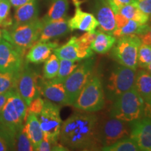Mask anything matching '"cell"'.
<instances>
[{
    "mask_svg": "<svg viewBox=\"0 0 151 151\" xmlns=\"http://www.w3.org/2000/svg\"><path fill=\"white\" fill-rule=\"evenodd\" d=\"M98 122L93 113H73L62 123L60 143L73 150H99L101 145L98 137Z\"/></svg>",
    "mask_w": 151,
    "mask_h": 151,
    "instance_id": "1",
    "label": "cell"
},
{
    "mask_svg": "<svg viewBox=\"0 0 151 151\" xmlns=\"http://www.w3.org/2000/svg\"><path fill=\"white\" fill-rule=\"evenodd\" d=\"M42 26V20L39 19L25 24H13L9 30H1L2 38L24 55L39 40Z\"/></svg>",
    "mask_w": 151,
    "mask_h": 151,
    "instance_id": "2",
    "label": "cell"
},
{
    "mask_svg": "<svg viewBox=\"0 0 151 151\" xmlns=\"http://www.w3.org/2000/svg\"><path fill=\"white\" fill-rule=\"evenodd\" d=\"M144 101L134 88L124 92L114 100L110 116L131 122L143 117Z\"/></svg>",
    "mask_w": 151,
    "mask_h": 151,
    "instance_id": "3",
    "label": "cell"
},
{
    "mask_svg": "<svg viewBox=\"0 0 151 151\" xmlns=\"http://www.w3.org/2000/svg\"><path fill=\"white\" fill-rule=\"evenodd\" d=\"M88 113L101 111L105 106V92L101 79L97 75L90 77L72 105Z\"/></svg>",
    "mask_w": 151,
    "mask_h": 151,
    "instance_id": "4",
    "label": "cell"
},
{
    "mask_svg": "<svg viewBox=\"0 0 151 151\" xmlns=\"http://www.w3.org/2000/svg\"><path fill=\"white\" fill-rule=\"evenodd\" d=\"M27 110V105L16 88L0 112V123L16 133L24 124Z\"/></svg>",
    "mask_w": 151,
    "mask_h": 151,
    "instance_id": "5",
    "label": "cell"
},
{
    "mask_svg": "<svg viewBox=\"0 0 151 151\" xmlns=\"http://www.w3.org/2000/svg\"><path fill=\"white\" fill-rule=\"evenodd\" d=\"M141 43L138 35L120 37L111 48L110 55L120 65L137 70L138 51Z\"/></svg>",
    "mask_w": 151,
    "mask_h": 151,
    "instance_id": "6",
    "label": "cell"
},
{
    "mask_svg": "<svg viewBox=\"0 0 151 151\" xmlns=\"http://www.w3.org/2000/svg\"><path fill=\"white\" fill-rule=\"evenodd\" d=\"M136 75L135 69L122 65L117 66L111 71L106 86L108 99L114 101L124 92L133 88Z\"/></svg>",
    "mask_w": 151,
    "mask_h": 151,
    "instance_id": "7",
    "label": "cell"
},
{
    "mask_svg": "<svg viewBox=\"0 0 151 151\" xmlns=\"http://www.w3.org/2000/svg\"><path fill=\"white\" fill-rule=\"evenodd\" d=\"M38 117L43 137L54 144L58 143L62 123L60 106L45 99L43 110Z\"/></svg>",
    "mask_w": 151,
    "mask_h": 151,
    "instance_id": "8",
    "label": "cell"
},
{
    "mask_svg": "<svg viewBox=\"0 0 151 151\" xmlns=\"http://www.w3.org/2000/svg\"><path fill=\"white\" fill-rule=\"evenodd\" d=\"M94 68V60L90 58L84 60L64 81L69 104L75 102L83 87L92 76Z\"/></svg>",
    "mask_w": 151,
    "mask_h": 151,
    "instance_id": "9",
    "label": "cell"
},
{
    "mask_svg": "<svg viewBox=\"0 0 151 151\" xmlns=\"http://www.w3.org/2000/svg\"><path fill=\"white\" fill-rule=\"evenodd\" d=\"M130 133V122L114 118L98 122V137L101 148L111 146L119 140L129 137Z\"/></svg>",
    "mask_w": 151,
    "mask_h": 151,
    "instance_id": "10",
    "label": "cell"
},
{
    "mask_svg": "<svg viewBox=\"0 0 151 151\" xmlns=\"http://www.w3.org/2000/svg\"><path fill=\"white\" fill-rule=\"evenodd\" d=\"M39 78V75L32 68L28 67L27 62H26L23 69L19 74L16 88L27 106L35 98L40 96Z\"/></svg>",
    "mask_w": 151,
    "mask_h": 151,
    "instance_id": "11",
    "label": "cell"
},
{
    "mask_svg": "<svg viewBox=\"0 0 151 151\" xmlns=\"http://www.w3.org/2000/svg\"><path fill=\"white\" fill-rule=\"evenodd\" d=\"M24 55L2 38L0 40V71L20 73L26 63L24 62Z\"/></svg>",
    "mask_w": 151,
    "mask_h": 151,
    "instance_id": "12",
    "label": "cell"
},
{
    "mask_svg": "<svg viewBox=\"0 0 151 151\" xmlns=\"http://www.w3.org/2000/svg\"><path fill=\"white\" fill-rule=\"evenodd\" d=\"M53 52L59 59L69 60L75 62L88 59L94 55V51L90 46L81 41L78 37L76 36L71 37L65 44L54 49Z\"/></svg>",
    "mask_w": 151,
    "mask_h": 151,
    "instance_id": "13",
    "label": "cell"
},
{
    "mask_svg": "<svg viewBox=\"0 0 151 151\" xmlns=\"http://www.w3.org/2000/svg\"><path fill=\"white\" fill-rule=\"evenodd\" d=\"M39 88L40 94L56 104L67 106L69 104L64 81L57 77L52 79H39Z\"/></svg>",
    "mask_w": 151,
    "mask_h": 151,
    "instance_id": "14",
    "label": "cell"
},
{
    "mask_svg": "<svg viewBox=\"0 0 151 151\" xmlns=\"http://www.w3.org/2000/svg\"><path fill=\"white\" fill-rule=\"evenodd\" d=\"M130 138L137 143L139 150L151 151V118L142 117L130 122Z\"/></svg>",
    "mask_w": 151,
    "mask_h": 151,
    "instance_id": "15",
    "label": "cell"
},
{
    "mask_svg": "<svg viewBox=\"0 0 151 151\" xmlns=\"http://www.w3.org/2000/svg\"><path fill=\"white\" fill-rule=\"evenodd\" d=\"M94 14L100 30L112 35L116 29V14L106 0H95Z\"/></svg>",
    "mask_w": 151,
    "mask_h": 151,
    "instance_id": "16",
    "label": "cell"
},
{
    "mask_svg": "<svg viewBox=\"0 0 151 151\" xmlns=\"http://www.w3.org/2000/svg\"><path fill=\"white\" fill-rule=\"evenodd\" d=\"M81 4H76L75 14L72 18L68 20L71 31L78 29L86 32H94L99 26L97 18L90 13L85 12L81 9Z\"/></svg>",
    "mask_w": 151,
    "mask_h": 151,
    "instance_id": "17",
    "label": "cell"
},
{
    "mask_svg": "<svg viewBox=\"0 0 151 151\" xmlns=\"http://www.w3.org/2000/svg\"><path fill=\"white\" fill-rule=\"evenodd\" d=\"M70 31L67 18L58 20L43 21L42 29L38 41H47L62 37L67 35Z\"/></svg>",
    "mask_w": 151,
    "mask_h": 151,
    "instance_id": "18",
    "label": "cell"
},
{
    "mask_svg": "<svg viewBox=\"0 0 151 151\" xmlns=\"http://www.w3.org/2000/svg\"><path fill=\"white\" fill-rule=\"evenodd\" d=\"M58 46L59 45L56 42L37 41L29 49L26 55V62L33 64L42 63L48 59L54 49Z\"/></svg>",
    "mask_w": 151,
    "mask_h": 151,
    "instance_id": "19",
    "label": "cell"
},
{
    "mask_svg": "<svg viewBox=\"0 0 151 151\" xmlns=\"http://www.w3.org/2000/svg\"><path fill=\"white\" fill-rule=\"evenodd\" d=\"M39 9L37 0H31L25 4L16 8L14 14L15 24H25L38 19Z\"/></svg>",
    "mask_w": 151,
    "mask_h": 151,
    "instance_id": "20",
    "label": "cell"
},
{
    "mask_svg": "<svg viewBox=\"0 0 151 151\" xmlns=\"http://www.w3.org/2000/svg\"><path fill=\"white\" fill-rule=\"evenodd\" d=\"M24 129L27 132L28 137L32 143L34 149L36 148L43 138V133L41 129L39 118L36 115L31 113H26Z\"/></svg>",
    "mask_w": 151,
    "mask_h": 151,
    "instance_id": "21",
    "label": "cell"
},
{
    "mask_svg": "<svg viewBox=\"0 0 151 151\" xmlns=\"http://www.w3.org/2000/svg\"><path fill=\"white\" fill-rule=\"evenodd\" d=\"M116 40V38L112 35L98 30L96 31L95 39L90 45V48L97 53L106 54L111 50Z\"/></svg>",
    "mask_w": 151,
    "mask_h": 151,
    "instance_id": "22",
    "label": "cell"
},
{
    "mask_svg": "<svg viewBox=\"0 0 151 151\" xmlns=\"http://www.w3.org/2000/svg\"><path fill=\"white\" fill-rule=\"evenodd\" d=\"M150 26L148 24H141L132 20H128L125 24L120 29H116L112 34L116 38L129 35H141L147 32L150 29Z\"/></svg>",
    "mask_w": 151,
    "mask_h": 151,
    "instance_id": "23",
    "label": "cell"
},
{
    "mask_svg": "<svg viewBox=\"0 0 151 151\" xmlns=\"http://www.w3.org/2000/svg\"><path fill=\"white\" fill-rule=\"evenodd\" d=\"M134 88L143 101H146L151 93V73L146 70L139 71L136 75Z\"/></svg>",
    "mask_w": 151,
    "mask_h": 151,
    "instance_id": "24",
    "label": "cell"
},
{
    "mask_svg": "<svg viewBox=\"0 0 151 151\" xmlns=\"http://www.w3.org/2000/svg\"><path fill=\"white\" fill-rule=\"evenodd\" d=\"M69 9L68 0H52L47 14L41 20L43 21H51L65 18Z\"/></svg>",
    "mask_w": 151,
    "mask_h": 151,
    "instance_id": "25",
    "label": "cell"
},
{
    "mask_svg": "<svg viewBox=\"0 0 151 151\" xmlns=\"http://www.w3.org/2000/svg\"><path fill=\"white\" fill-rule=\"evenodd\" d=\"M15 132L0 123V151L16 150Z\"/></svg>",
    "mask_w": 151,
    "mask_h": 151,
    "instance_id": "26",
    "label": "cell"
},
{
    "mask_svg": "<svg viewBox=\"0 0 151 151\" xmlns=\"http://www.w3.org/2000/svg\"><path fill=\"white\" fill-rule=\"evenodd\" d=\"M118 14L125 17L129 20L137 21L139 23L146 24L149 20V16L142 12L134 5L129 4L122 7Z\"/></svg>",
    "mask_w": 151,
    "mask_h": 151,
    "instance_id": "27",
    "label": "cell"
},
{
    "mask_svg": "<svg viewBox=\"0 0 151 151\" xmlns=\"http://www.w3.org/2000/svg\"><path fill=\"white\" fill-rule=\"evenodd\" d=\"M104 151H139V147L135 141L128 137L119 140L117 142L109 146H104L101 148Z\"/></svg>",
    "mask_w": 151,
    "mask_h": 151,
    "instance_id": "28",
    "label": "cell"
},
{
    "mask_svg": "<svg viewBox=\"0 0 151 151\" xmlns=\"http://www.w3.org/2000/svg\"><path fill=\"white\" fill-rule=\"evenodd\" d=\"M60 67V59L55 54H51L45 61L43 73L45 79H52L57 77Z\"/></svg>",
    "mask_w": 151,
    "mask_h": 151,
    "instance_id": "29",
    "label": "cell"
},
{
    "mask_svg": "<svg viewBox=\"0 0 151 151\" xmlns=\"http://www.w3.org/2000/svg\"><path fill=\"white\" fill-rule=\"evenodd\" d=\"M16 150L32 151L35 150L34 146L28 137L24 129V125L22 126L16 132Z\"/></svg>",
    "mask_w": 151,
    "mask_h": 151,
    "instance_id": "30",
    "label": "cell"
},
{
    "mask_svg": "<svg viewBox=\"0 0 151 151\" xmlns=\"http://www.w3.org/2000/svg\"><path fill=\"white\" fill-rule=\"evenodd\" d=\"M20 73H16L0 71V93L16 88L17 81Z\"/></svg>",
    "mask_w": 151,
    "mask_h": 151,
    "instance_id": "31",
    "label": "cell"
},
{
    "mask_svg": "<svg viewBox=\"0 0 151 151\" xmlns=\"http://www.w3.org/2000/svg\"><path fill=\"white\" fill-rule=\"evenodd\" d=\"M11 5L9 0L0 1V27L4 29L11 27L14 24L10 16Z\"/></svg>",
    "mask_w": 151,
    "mask_h": 151,
    "instance_id": "32",
    "label": "cell"
},
{
    "mask_svg": "<svg viewBox=\"0 0 151 151\" xmlns=\"http://www.w3.org/2000/svg\"><path fill=\"white\" fill-rule=\"evenodd\" d=\"M78 65V62L72 60L60 59V67L57 78L62 81H65V79L75 70Z\"/></svg>",
    "mask_w": 151,
    "mask_h": 151,
    "instance_id": "33",
    "label": "cell"
},
{
    "mask_svg": "<svg viewBox=\"0 0 151 151\" xmlns=\"http://www.w3.org/2000/svg\"><path fill=\"white\" fill-rule=\"evenodd\" d=\"M151 62V45L141 43L138 51L137 65L146 69Z\"/></svg>",
    "mask_w": 151,
    "mask_h": 151,
    "instance_id": "34",
    "label": "cell"
},
{
    "mask_svg": "<svg viewBox=\"0 0 151 151\" xmlns=\"http://www.w3.org/2000/svg\"><path fill=\"white\" fill-rule=\"evenodd\" d=\"M44 105V100L41 98L40 96L34 99L27 106V113H33L37 117L41 113Z\"/></svg>",
    "mask_w": 151,
    "mask_h": 151,
    "instance_id": "35",
    "label": "cell"
},
{
    "mask_svg": "<svg viewBox=\"0 0 151 151\" xmlns=\"http://www.w3.org/2000/svg\"><path fill=\"white\" fill-rule=\"evenodd\" d=\"M130 4L134 5L144 14L151 16V0H132Z\"/></svg>",
    "mask_w": 151,
    "mask_h": 151,
    "instance_id": "36",
    "label": "cell"
},
{
    "mask_svg": "<svg viewBox=\"0 0 151 151\" xmlns=\"http://www.w3.org/2000/svg\"><path fill=\"white\" fill-rule=\"evenodd\" d=\"M115 14H118L119 11L124 6L131 3L132 0H106Z\"/></svg>",
    "mask_w": 151,
    "mask_h": 151,
    "instance_id": "37",
    "label": "cell"
},
{
    "mask_svg": "<svg viewBox=\"0 0 151 151\" xmlns=\"http://www.w3.org/2000/svg\"><path fill=\"white\" fill-rule=\"evenodd\" d=\"M54 143L50 142V141L43 137L41 141L38 145V146L36 148V150L37 151H50L52 150V146Z\"/></svg>",
    "mask_w": 151,
    "mask_h": 151,
    "instance_id": "38",
    "label": "cell"
},
{
    "mask_svg": "<svg viewBox=\"0 0 151 151\" xmlns=\"http://www.w3.org/2000/svg\"><path fill=\"white\" fill-rule=\"evenodd\" d=\"M96 37V31L94 32H86L84 35L81 36L80 37H78V39H80L81 41H82L83 43L85 44L88 45V46H90L91 43L93 42Z\"/></svg>",
    "mask_w": 151,
    "mask_h": 151,
    "instance_id": "39",
    "label": "cell"
},
{
    "mask_svg": "<svg viewBox=\"0 0 151 151\" xmlns=\"http://www.w3.org/2000/svg\"><path fill=\"white\" fill-rule=\"evenodd\" d=\"M143 117L151 118V93L146 101H144Z\"/></svg>",
    "mask_w": 151,
    "mask_h": 151,
    "instance_id": "40",
    "label": "cell"
},
{
    "mask_svg": "<svg viewBox=\"0 0 151 151\" xmlns=\"http://www.w3.org/2000/svg\"><path fill=\"white\" fill-rule=\"evenodd\" d=\"M15 89H16V88L11 89L10 90H9V91L2 92V93H0V112H1V109H3L5 103L6 102L9 97L13 93V92H14V90Z\"/></svg>",
    "mask_w": 151,
    "mask_h": 151,
    "instance_id": "41",
    "label": "cell"
},
{
    "mask_svg": "<svg viewBox=\"0 0 151 151\" xmlns=\"http://www.w3.org/2000/svg\"><path fill=\"white\" fill-rule=\"evenodd\" d=\"M139 37L140 38L142 43L151 45V27L147 32L143 34V35H139Z\"/></svg>",
    "mask_w": 151,
    "mask_h": 151,
    "instance_id": "42",
    "label": "cell"
},
{
    "mask_svg": "<svg viewBox=\"0 0 151 151\" xmlns=\"http://www.w3.org/2000/svg\"><path fill=\"white\" fill-rule=\"evenodd\" d=\"M31 0H9L11 4L15 8H18V7L22 6L25 4L29 2Z\"/></svg>",
    "mask_w": 151,
    "mask_h": 151,
    "instance_id": "43",
    "label": "cell"
},
{
    "mask_svg": "<svg viewBox=\"0 0 151 151\" xmlns=\"http://www.w3.org/2000/svg\"><path fill=\"white\" fill-rule=\"evenodd\" d=\"M146 69H147V71H148V72H150L151 73V62L149 65H148V67H147Z\"/></svg>",
    "mask_w": 151,
    "mask_h": 151,
    "instance_id": "44",
    "label": "cell"
},
{
    "mask_svg": "<svg viewBox=\"0 0 151 151\" xmlns=\"http://www.w3.org/2000/svg\"><path fill=\"white\" fill-rule=\"evenodd\" d=\"M1 39H2V32L0 29V40H1Z\"/></svg>",
    "mask_w": 151,
    "mask_h": 151,
    "instance_id": "45",
    "label": "cell"
},
{
    "mask_svg": "<svg viewBox=\"0 0 151 151\" xmlns=\"http://www.w3.org/2000/svg\"><path fill=\"white\" fill-rule=\"evenodd\" d=\"M150 21H151V17H150Z\"/></svg>",
    "mask_w": 151,
    "mask_h": 151,
    "instance_id": "46",
    "label": "cell"
},
{
    "mask_svg": "<svg viewBox=\"0 0 151 151\" xmlns=\"http://www.w3.org/2000/svg\"><path fill=\"white\" fill-rule=\"evenodd\" d=\"M0 1H1V0H0Z\"/></svg>",
    "mask_w": 151,
    "mask_h": 151,
    "instance_id": "47",
    "label": "cell"
}]
</instances>
